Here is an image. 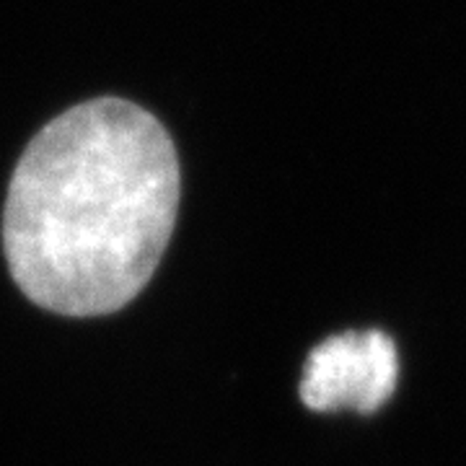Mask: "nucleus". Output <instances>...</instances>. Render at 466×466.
Returning <instances> with one entry per match:
<instances>
[{"label":"nucleus","instance_id":"nucleus-1","mask_svg":"<svg viewBox=\"0 0 466 466\" xmlns=\"http://www.w3.org/2000/svg\"><path fill=\"white\" fill-rule=\"evenodd\" d=\"M179 187L171 135L143 106L104 96L55 116L18 158L3 210L21 293L60 317L127 306L171 241Z\"/></svg>","mask_w":466,"mask_h":466},{"label":"nucleus","instance_id":"nucleus-2","mask_svg":"<svg viewBox=\"0 0 466 466\" xmlns=\"http://www.w3.org/2000/svg\"><path fill=\"white\" fill-rule=\"evenodd\" d=\"M400 381V352L381 329L327 337L309 352L300 400L311 412L352 410L373 415L391 400Z\"/></svg>","mask_w":466,"mask_h":466}]
</instances>
